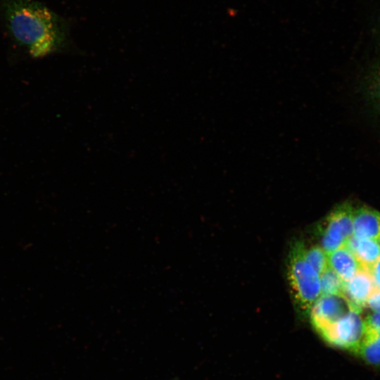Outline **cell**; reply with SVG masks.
<instances>
[{
	"mask_svg": "<svg viewBox=\"0 0 380 380\" xmlns=\"http://www.w3.org/2000/svg\"><path fill=\"white\" fill-rule=\"evenodd\" d=\"M0 17L11 42L33 58L70 47L68 23L38 1L0 0Z\"/></svg>",
	"mask_w": 380,
	"mask_h": 380,
	"instance_id": "1",
	"label": "cell"
},
{
	"mask_svg": "<svg viewBox=\"0 0 380 380\" xmlns=\"http://www.w3.org/2000/svg\"><path fill=\"white\" fill-rule=\"evenodd\" d=\"M305 246L300 241L292 245L288 259V280L298 311L308 315L321 295L320 276L306 260Z\"/></svg>",
	"mask_w": 380,
	"mask_h": 380,
	"instance_id": "2",
	"label": "cell"
},
{
	"mask_svg": "<svg viewBox=\"0 0 380 380\" xmlns=\"http://www.w3.org/2000/svg\"><path fill=\"white\" fill-rule=\"evenodd\" d=\"M355 208L345 202L334 208L319 229L321 247L329 253L344 246L353 236Z\"/></svg>",
	"mask_w": 380,
	"mask_h": 380,
	"instance_id": "3",
	"label": "cell"
},
{
	"mask_svg": "<svg viewBox=\"0 0 380 380\" xmlns=\"http://www.w3.org/2000/svg\"><path fill=\"white\" fill-rule=\"evenodd\" d=\"M351 308L338 320L319 334L329 344L355 353L364 335V319Z\"/></svg>",
	"mask_w": 380,
	"mask_h": 380,
	"instance_id": "4",
	"label": "cell"
},
{
	"mask_svg": "<svg viewBox=\"0 0 380 380\" xmlns=\"http://www.w3.org/2000/svg\"><path fill=\"white\" fill-rule=\"evenodd\" d=\"M353 308L343 295H320L310 309V321L319 334Z\"/></svg>",
	"mask_w": 380,
	"mask_h": 380,
	"instance_id": "5",
	"label": "cell"
},
{
	"mask_svg": "<svg viewBox=\"0 0 380 380\" xmlns=\"http://www.w3.org/2000/svg\"><path fill=\"white\" fill-rule=\"evenodd\" d=\"M376 288L370 271L361 268L350 279L345 281L343 295L353 308L361 311Z\"/></svg>",
	"mask_w": 380,
	"mask_h": 380,
	"instance_id": "6",
	"label": "cell"
},
{
	"mask_svg": "<svg viewBox=\"0 0 380 380\" xmlns=\"http://www.w3.org/2000/svg\"><path fill=\"white\" fill-rule=\"evenodd\" d=\"M353 236L380 240V213L366 205L355 208Z\"/></svg>",
	"mask_w": 380,
	"mask_h": 380,
	"instance_id": "7",
	"label": "cell"
},
{
	"mask_svg": "<svg viewBox=\"0 0 380 380\" xmlns=\"http://www.w3.org/2000/svg\"><path fill=\"white\" fill-rule=\"evenodd\" d=\"M354 254L361 268L371 271L380 258V240L352 236L345 244Z\"/></svg>",
	"mask_w": 380,
	"mask_h": 380,
	"instance_id": "8",
	"label": "cell"
},
{
	"mask_svg": "<svg viewBox=\"0 0 380 380\" xmlns=\"http://www.w3.org/2000/svg\"><path fill=\"white\" fill-rule=\"evenodd\" d=\"M329 267L343 281L350 279L361 266L353 252L346 245L327 253Z\"/></svg>",
	"mask_w": 380,
	"mask_h": 380,
	"instance_id": "9",
	"label": "cell"
},
{
	"mask_svg": "<svg viewBox=\"0 0 380 380\" xmlns=\"http://www.w3.org/2000/svg\"><path fill=\"white\" fill-rule=\"evenodd\" d=\"M354 354L369 365L380 367V334L363 335Z\"/></svg>",
	"mask_w": 380,
	"mask_h": 380,
	"instance_id": "10",
	"label": "cell"
},
{
	"mask_svg": "<svg viewBox=\"0 0 380 380\" xmlns=\"http://www.w3.org/2000/svg\"><path fill=\"white\" fill-rule=\"evenodd\" d=\"M321 295H343L344 283L329 267L320 275Z\"/></svg>",
	"mask_w": 380,
	"mask_h": 380,
	"instance_id": "11",
	"label": "cell"
},
{
	"mask_svg": "<svg viewBox=\"0 0 380 380\" xmlns=\"http://www.w3.org/2000/svg\"><path fill=\"white\" fill-rule=\"evenodd\" d=\"M366 84L367 94L373 106L380 113V62L372 68Z\"/></svg>",
	"mask_w": 380,
	"mask_h": 380,
	"instance_id": "12",
	"label": "cell"
},
{
	"mask_svg": "<svg viewBox=\"0 0 380 380\" xmlns=\"http://www.w3.org/2000/svg\"><path fill=\"white\" fill-rule=\"evenodd\" d=\"M304 254L306 260L319 275L329 267L327 253L321 246L305 247Z\"/></svg>",
	"mask_w": 380,
	"mask_h": 380,
	"instance_id": "13",
	"label": "cell"
},
{
	"mask_svg": "<svg viewBox=\"0 0 380 380\" xmlns=\"http://www.w3.org/2000/svg\"><path fill=\"white\" fill-rule=\"evenodd\" d=\"M364 335L380 334V312H372L364 319Z\"/></svg>",
	"mask_w": 380,
	"mask_h": 380,
	"instance_id": "14",
	"label": "cell"
},
{
	"mask_svg": "<svg viewBox=\"0 0 380 380\" xmlns=\"http://www.w3.org/2000/svg\"><path fill=\"white\" fill-rule=\"evenodd\" d=\"M365 307L373 312H380V289L376 288L368 298Z\"/></svg>",
	"mask_w": 380,
	"mask_h": 380,
	"instance_id": "15",
	"label": "cell"
},
{
	"mask_svg": "<svg viewBox=\"0 0 380 380\" xmlns=\"http://www.w3.org/2000/svg\"><path fill=\"white\" fill-rule=\"evenodd\" d=\"M370 272L376 287L380 289V258L375 262Z\"/></svg>",
	"mask_w": 380,
	"mask_h": 380,
	"instance_id": "16",
	"label": "cell"
}]
</instances>
